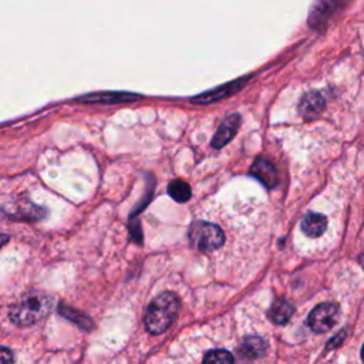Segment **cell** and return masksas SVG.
Masks as SVG:
<instances>
[{"label": "cell", "instance_id": "cell-16", "mask_svg": "<svg viewBox=\"0 0 364 364\" xmlns=\"http://www.w3.org/2000/svg\"><path fill=\"white\" fill-rule=\"evenodd\" d=\"M13 352L8 347H0V364H13Z\"/></svg>", "mask_w": 364, "mask_h": 364}, {"label": "cell", "instance_id": "cell-11", "mask_svg": "<svg viewBox=\"0 0 364 364\" xmlns=\"http://www.w3.org/2000/svg\"><path fill=\"white\" fill-rule=\"evenodd\" d=\"M293 312L295 309L288 301H285V299H277L269 309L268 316L275 325H286L293 316Z\"/></svg>", "mask_w": 364, "mask_h": 364}, {"label": "cell", "instance_id": "cell-13", "mask_svg": "<svg viewBox=\"0 0 364 364\" xmlns=\"http://www.w3.org/2000/svg\"><path fill=\"white\" fill-rule=\"evenodd\" d=\"M265 349H266V345H265V341L261 337L250 336V337H246L245 341L242 343L241 353L245 357H252L253 358V357H258V356L264 354Z\"/></svg>", "mask_w": 364, "mask_h": 364}, {"label": "cell", "instance_id": "cell-18", "mask_svg": "<svg viewBox=\"0 0 364 364\" xmlns=\"http://www.w3.org/2000/svg\"><path fill=\"white\" fill-rule=\"evenodd\" d=\"M361 360H363V363H364V346H363V349H361Z\"/></svg>", "mask_w": 364, "mask_h": 364}, {"label": "cell", "instance_id": "cell-9", "mask_svg": "<svg viewBox=\"0 0 364 364\" xmlns=\"http://www.w3.org/2000/svg\"><path fill=\"white\" fill-rule=\"evenodd\" d=\"M301 228L303 233L309 238H319L320 235H323L328 228V220L322 213H308L303 217Z\"/></svg>", "mask_w": 364, "mask_h": 364}, {"label": "cell", "instance_id": "cell-15", "mask_svg": "<svg viewBox=\"0 0 364 364\" xmlns=\"http://www.w3.org/2000/svg\"><path fill=\"white\" fill-rule=\"evenodd\" d=\"M204 364H233V356L226 350H212L205 356Z\"/></svg>", "mask_w": 364, "mask_h": 364}, {"label": "cell", "instance_id": "cell-8", "mask_svg": "<svg viewBox=\"0 0 364 364\" xmlns=\"http://www.w3.org/2000/svg\"><path fill=\"white\" fill-rule=\"evenodd\" d=\"M250 174L262 182L266 188H275L277 185V173L275 167L265 158L259 157L250 168Z\"/></svg>", "mask_w": 364, "mask_h": 364}, {"label": "cell", "instance_id": "cell-14", "mask_svg": "<svg viewBox=\"0 0 364 364\" xmlns=\"http://www.w3.org/2000/svg\"><path fill=\"white\" fill-rule=\"evenodd\" d=\"M168 194L174 201L182 204L191 198L192 191L186 182L177 180V181H173L168 185Z\"/></svg>", "mask_w": 364, "mask_h": 364}, {"label": "cell", "instance_id": "cell-3", "mask_svg": "<svg viewBox=\"0 0 364 364\" xmlns=\"http://www.w3.org/2000/svg\"><path fill=\"white\" fill-rule=\"evenodd\" d=\"M189 239L198 250L209 252L221 248L225 242L222 229L215 224L195 222L189 229Z\"/></svg>", "mask_w": 364, "mask_h": 364}, {"label": "cell", "instance_id": "cell-5", "mask_svg": "<svg viewBox=\"0 0 364 364\" xmlns=\"http://www.w3.org/2000/svg\"><path fill=\"white\" fill-rule=\"evenodd\" d=\"M346 0H317L309 14V25L312 28H320L326 23V20L341 6Z\"/></svg>", "mask_w": 364, "mask_h": 364}, {"label": "cell", "instance_id": "cell-4", "mask_svg": "<svg viewBox=\"0 0 364 364\" xmlns=\"http://www.w3.org/2000/svg\"><path fill=\"white\" fill-rule=\"evenodd\" d=\"M337 319L339 306L334 303H322L310 312L309 326L317 333L329 332L334 328Z\"/></svg>", "mask_w": 364, "mask_h": 364}, {"label": "cell", "instance_id": "cell-6", "mask_svg": "<svg viewBox=\"0 0 364 364\" xmlns=\"http://www.w3.org/2000/svg\"><path fill=\"white\" fill-rule=\"evenodd\" d=\"M239 125H241V116L239 114L228 116L222 121V124L218 127L215 136H213L212 147L217 148V149L225 147L235 137V134H237Z\"/></svg>", "mask_w": 364, "mask_h": 364}, {"label": "cell", "instance_id": "cell-2", "mask_svg": "<svg viewBox=\"0 0 364 364\" xmlns=\"http://www.w3.org/2000/svg\"><path fill=\"white\" fill-rule=\"evenodd\" d=\"M180 310V301L178 297L165 292L157 296L154 301L149 303L147 313H145V328L149 333L161 334L168 328L173 325L174 319L177 317Z\"/></svg>", "mask_w": 364, "mask_h": 364}, {"label": "cell", "instance_id": "cell-7", "mask_svg": "<svg viewBox=\"0 0 364 364\" xmlns=\"http://www.w3.org/2000/svg\"><path fill=\"white\" fill-rule=\"evenodd\" d=\"M326 101L319 92L306 93L299 103V113L305 120H313L323 113Z\"/></svg>", "mask_w": 364, "mask_h": 364}, {"label": "cell", "instance_id": "cell-17", "mask_svg": "<svg viewBox=\"0 0 364 364\" xmlns=\"http://www.w3.org/2000/svg\"><path fill=\"white\" fill-rule=\"evenodd\" d=\"M8 242H9V237H8V235L0 233V249H2Z\"/></svg>", "mask_w": 364, "mask_h": 364}, {"label": "cell", "instance_id": "cell-1", "mask_svg": "<svg viewBox=\"0 0 364 364\" xmlns=\"http://www.w3.org/2000/svg\"><path fill=\"white\" fill-rule=\"evenodd\" d=\"M54 308V299L43 292H29L10 308L9 317L16 326L28 328L49 316Z\"/></svg>", "mask_w": 364, "mask_h": 364}, {"label": "cell", "instance_id": "cell-10", "mask_svg": "<svg viewBox=\"0 0 364 364\" xmlns=\"http://www.w3.org/2000/svg\"><path fill=\"white\" fill-rule=\"evenodd\" d=\"M138 96L128 94V93H94V94H87L78 98V101L83 103H103V104H118V103H125V101H133L137 100Z\"/></svg>", "mask_w": 364, "mask_h": 364}, {"label": "cell", "instance_id": "cell-12", "mask_svg": "<svg viewBox=\"0 0 364 364\" xmlns=\"http://www.w3.org/2000/svg\"><path fill=\"white\" fill-rule=\"evenodd\" d=\"M58 313L61 316L66 317V319L72 320V322H74L77 326H80V328H83L85 330H90V329L94 328L93 320L87 314H84V313H81L78 310H74L70 306H60Z\"/></svg>", "mask_w": 364, "mask_h": 364}]
</instances>
